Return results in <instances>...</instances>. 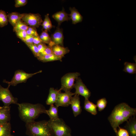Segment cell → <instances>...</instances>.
Wrapping results in <instances>:
<instances>
[{"mask_svg":"<svg viewBox=\"0 0 136 136\" xmlns=\"http://www.w3.org/2000/svg\"><path fill=\"white\" fill-rule=\"evenodd\" d=\"M48 121L55 136H72L70 128L62 119H50Z\"/></svg>","mask_w":136,"mask_h":136,"instance_id":"4","label":"cell"},{"mask_svg":"<svg viewBox=\"0 0 136 136\" xmlns=\"http://www.w3.org/2000/svg\"><path fill=\"white\" fill-rule=\"evenodd\" d=\"M53 53L51 47L48 45L47 46L44 51L40 54V55H44Z\"/></svg>","mask_w":136,"mask_h":136,"instance_id":"35","label":"cell"},{"mask_svg":"<svg viewBox=\"0 0 136 136\" xmlns=\"http://www.w3.org/2000/svg\"><path fill=\"white\" fill-rule=\"evenodd\" d=\"M47 31H49L52 27V25L50 20L47 25Z\"/></svg>","mask_w":136,"mask_h":136,"instance_id":"39","label":"cell"},{"mask_svg":"<svg viewBox=\"0 0 136 136\" xmlns=\"http://www.w3.org/2000/svg\"><path fill=\"white\" fill-rule=\"evenodd\" d=\"M107 103V101L105 98H103L98 100L96 105L99 111H101L106 108Z\"/></svg>","mask_w":136,"mask_h":136,"instance_id":"27","label":"cell"},{"mask_svg":"<svg viewBox=\"0 0 136 136\" xmlns=\"http://www.w3.org/2000/svg\"><path fill=\"white\" fill-rule=\"evenodd\" d=\"M21 20L28 26L35 28L38 27L43 22L39 13H24Z\"/></svg>","mask_w":136,"mask_h":136,"instance_id":"8","label":"cell"},{"mask_svg":"<svg viewBox=\"0 0 136 136\" xmlns=\"http://www.w3.org/2000/svg\"><path fill=\"white\" fill-rule=\"evenodd\" d=\"M76 80V82L74 84V87L76 90L75 94L81 95L85 99H88L91 95V92L80 78H78Z\"/></svg>","mask_w":136,"mask_h":136,"instance_id":"10","label":"cell"},{"mask_svg":"<svg viewBox=\"0 0 136 136\" xmlns=\"http://www.w3.org/2000/svg\"><path fill=\"white\" fill-rule=\"evenodd\" d=\"M70 10L71 13L69 15L72 19L73 24H75L82 21L83 19L82 16L75 7H70Z\"/></svg>","mask_w":136,"mask_h":136,"instance_id":"18","label":"cell"},{"mask_svg":"<svg viewBox=\"0 0 136 136\" xmlns=\"http://www.w3.org/2000/svg\"><path fill=\"white\" fill-rule=\"evenodd\" d=\"M84 108L86 111L93 115H96L97 114L96 105L89 101L88 99H85Z\"/></svg>","mask_w":136,"mask_h":136,"instance_id":"20","label":"cell"},{"mask_svg":"<svg viewBox=\"0 0 136 136\" xmlns=\"http://www.w3.org/2000/svg\"><path fill=\"white\" fill-rule=\"evenodd\" d=\"M37 58L42 62H46L57 60L61 61L62 58L57 56L52 53L43 56L40 55Z\"/></svg>","mask_w":136,"mask_h":136,"instance_id":"21","label":"cell"},{"mask_svg":"<svg viewBox=\"0 0 136 136\" xmlns=\"http://www.w3.org/2000/svg\"><path fill=\"white\" fill-rule=\"evenodd\" d=\"M50 20L49 17V15L47 14L45 16V18L41 25L43 26V28L45 30V31L47 32V25L49 22Z\"/></svg>","mask_w":136,"mask_h":136,"instance_id":"31","label":"cell"},{"mask_svg":"<svg viewBox=\"0 0 136 136\" xmlns=\"http://www.w3.org/2000/svg\"><path fill=\"white\" fill-rule=\"evenodd\" d=\"M15 7H19L25 6L27 3V0H15Z\"/></svg>","mask_w":136,"mask_h":136,"instance_id":"33","label":"cell"},{"mask_svg":"<svg viewBox=\"0 0 136 136\" xmlns=\"http://www.w3.org/2000/svg\"><path fill=\"white\" fill-rule=\"evenodd\" d=\"M39 37L43 42L49 45L51 41V39L47 32L43 31Z\"/></svg>","mask_w":136,"mask_h":136,"instance_id":"28","label":"cell"},{"mask_svg":"<svg viewBox=\"0 0 136 136\" xmlns=\"http://www.w3.org/2000/svg\"><path fill=\"white\" fill-rule=\"evenodd\" d=\"M75 95L74 93L71 91L62 93L60 91L59 93L56 101L55 103V106L58 107L59 106L67 107L71 104V98Z\"/></svg>","mask_w":136,"mask_h":136,"instance_id":"9","label":"cell"},{"mask_svg":"<svg viewBox=\"0 0 136 136\" xmlns=\"http://www.w3.org/2000/svg\"><path fill=\"white\" fill-rule=\"evenodd\" d=\"M8 22L7 15L5 11L0 10V27H1L7 25Z\"/></svg>","mask_w":136,"mask_h":136,"instance_id":"26","label":"cell"},{"mask_svg":"<svg viewBox=\"0 0 136 136\" xmlns=\"http://www.w3.org/2000/svg\"><path fill=\"white\" fill-rule=\"evenodd\" d=\"M52 17L58 22V26H59L63 22L71 19L69 14L65 12L63 7L61 11L55 13L52 15Z\"/></svg>","mask_w":136,"mask_h":136,"instance_id":"14","label":"cell"},{"mask_svg":"<svg viewBox=\"0 0 136 136\" xmlns=\"http://www.w3.org/2000/svg\"><path fill=\"white\" fill-rule=\"evenodd\" d=\"M80 75L78 72L71 73L63 76L61 79V86L60 89L65 92H70L74 87L75 80Z\"/></svg>","mask_w":136,"mask_h":136,"instance_id":"6","label":"cell"},{"mask_svg":"<svg viewBox=\"0 0 136 136\" xmlns=\"http://www.w3.org/2000/svg\"><path fill=\"white\" fill-rule=\"evenodd\" d=\"M42 72V70H40L33 73H28L22 70H17L15 72L14 76L10 81L4 80L3 82L7 84L10 87L11 85L15 86L19 83L26 82L29 78Z\"/></svg>","mask_w":136,"mask_h":136,"instance_id":"5","label":"cell"},{"mask_svg":"<svg viewBox=\"0 0 136 136\" xmlns=\"http://www.w3.org/2000/svg\"><path fill=\"white\" fill-rule=\"evenodd\" d=\"M53 54L56 56L62 58L66 54L70 52L68 48L55 45L51 47Z\"/></svg>","mask_w":136,"mask_h":136,"instance_id":"16","label":"cell"},{"mask_svg":"<svg viewBox=\"0 0 136 136\" xmlns=\"http://www.w3.org/2000/svg\"><path fill=\"white\" fill-rule=\"evenodd\" d=\"M61 90L60 89L57 90L53 88H50L49 90V93L46 101L47 105L53 104L56 102L58 94Z\"/></svg>","mask_w":136,"mask_h":136,"instance_id":"17","label":"cell"},{"mask_svg":"<svg viewBox=\"0 0 136 136\" xmlns=\"http://www.w3.org/2000/svg\"><path fill=\"white\" fill-rule=\"evenodd\" d=\"M34 37L27 35L26 37L24 39L22 40V41L24 42L27 45L30 44H33Z\"/></svg>","mask_w":136,"mask_h":136,"instance_id":"32","label":"cell"},{"mask_svg":"<svg viewBox=\"0 0 136 136\" xmlns=\"http://www.w3.org/2000/svg\"><path fill=\"white\" fill-rule=\"evenodd\" d=\"M117 131V136H129L127 131L125 129L119 127Z\"/></svg>","mask_w":136,"mask_h":136,"instance_id":"30","label":"cell"},{"mask_svg":"<svg viewBox=\"0 0 136 136\" xmlns=\"http://www.w3.org/2000/svg\"><path fill=\"white\" fill-rule=\"evenodd\" d=\"M37 46L40 54L44 51L47 46L46 45V44L42 42L37 45Z\"/></svg>","mask_w":136,"mask_h":136,"instance_id":"36","label":"cell"},{"mask_svg":"<svg viewBox=\"0 0 136 136\" xmlns=\"http://www.w3.org/2000/svg\"><path fill=\"white\" fill-rule=\"evenodd\" d=\"M29 26L21 20L18 21L13 27V31L15 32L20 31H26Z\"/></svg>","mask_w":136,"mask_h":136,"instance_id":"25","label":"cell"},{"mask_svg":"<svg viewBox=\"0 0 136 136\" xmlns=\"http://www.w3.org/2000/svg\"><path fill=\"white\" fill-rule=\"evenodd\" d=\"M124 67L123 71L130 74L136 73V64L128 62H124Z\"/></svg>","mask_w":136,"mask_h":136,"instance_id":"24","label":"cell"},{"mask_svg":"<svg viewBox=\"0 0 136 136\" xmlns=\"http://www.w3.org/2000/svg\"><path fill=\"white\" fill-rule=\"evenodd\" d=\"M10 106L5 107L0 110V124L9 122L11 119Z\"/></svg>","mask_w":136,"mask_h":136,"instance_id":"15","label":"cell"},{"mask_svg":"<svg viewBox=\"0 0 136 136\" xmlns=\"http://www.w3.org/2000/svg\"><path fill=\"white\" fill-rule=\"evenodd\" d=\"M11 128L10 122L0 124V136H10L11 135Z\"/></svg>","mask_w":136,"mask_h":136,"instance_id":"22","label":"cell"},{"mask_svg":"<svg viewBox=\"0 0 136 136\" xmlns=\"http://www.w3.org/2000/svg\"><path fill=\"white\" fill-rule=\"evenodd\" d=\"M24 13L20 14L17 12H12L9 13L7 15L8 22L14 27L17 22L21 20Z\"/></svg>","mask_w":136,"mask_h":136,"instance_id":"19","label":"cell"},{"mask_svg":"<svg viewBox=\"0 0 136 136\" xmlns=\"http://www.w3.org/2000/svg\"><path fill=\"white\" fill-rule=\"evenodd\" d=\"M42 42H43L40 38L39 36L34 37L33 41V44L37 46Z\"/></svg>","mask_w":136,"mask_h":136,"instance_id":"37","label":"cell"},{"mask_svg":"<svg viewBox=\"0 0 136 136\" xmlns=\"http://www.w3.org/2000/svg\"><path fill=\"white\" fill-rule=\"evenodd\" d=\"M51 41L48 45L51 47L55 45L63 46L64 37L63 30L58 26L54 33L51 35L50 37Z\"/></svg>","mask_w":136,"mask_h":136,"instance_id":"11","label":"cell"},{"mask_svg":"<svg viewBox=\"0 0 136 136\" xmlns=\"http://www.w3.org/2000/svg\"><path fill=\"white\" fill-rule=\"evenodd\" d=\"M10 136H13V135H12L11 134V135Z\"/></svg>","mask_w":136,"mask_h":136,"instance_id":"41","label":"cell"},{"mask_svg":"<svg viewBox=\"0 0 136 136\" xmlns=\"http://www.w3.org/2000/svg\"><path fill=\"white\" fill-rule=\"evenodd\" d=\"M25 126L29 136H55L48 121H33L26 123Z\"/></svg>","mask_w":136,"mask_h":136,"instance_id":"3","label":"cell"},{"mask_svg":"<svg viewBox=\"0 0 136 136\" xmlns=\"http://www.w3.org/2000/svg\"><path fill=\"white\" fill-rule=\"evenodd\" d=\"M79 95L75 94L74 96L72 97L71 100L70 105L75 117L80 114L82 111Z\"/></svg>","mask_w":136,"mask_h":136,"instance_id":"12","label":"cell"},{"mask_svg":"<svg viewBox=\"0 0 136 136\" xmlns=\"http://www.w3.org/2000/svg\"><path fill=\"white\" fill-rule=\"evenodd\" d=\"M9 87L8 86L7 88H4L0 84V100L3 103L5 107L10 106L12 104L17 105L18 104L17 98L13 96L9 89Z\"/></svg>","mask_w":136,"mask_h":136,"instance_id":"7","label":"cell"},{"mask_svg":"<svg viewBox=\"0 0 136 136\" xmlns=\"http://www.w3.org/2000/svg\"><path fill=\"white\" fill-rule=\"evenodd\" d=\"M26 32L27 35L31 36L33 37L39 36L37 31H30L27 30Z\"/></svg>","mask_w":136,"mask_h":136,"instance_id":"38","label":"cell"},{"mask_svg":"<svg viewBox=\"0 0 136 136\" xmlns=\"http://www.w3.org/2000/svg\"><path fill=\"white\" fill-rule=\"evenodd\" d=\"M17 105L19 116L26 123L34 121L41 114L47 113L45 107L40 104L23 103Z\"/></svg>","mask_w":136,"mask_h":136,"instance_id":"2","label":"cell"},{"mask_svg":"<svg viewBox=\"0 0 136 136\" xmlns=\"http://www.w3.org/2000/svg\"><path fill=\"white\" fill-rule=\"evenodd\" d=\"M125 128L129 136H136V119L135 116L131 117L126 121Z\"/></svg>","mask_w":136,"mask_h":136,"instance_id":"13","label":"cell"},{"mask_svg":"<svg viewBox=\"0 0 136 136\" xmlns=\"http://www.w3.org/2000/svg\"><path fill=\"white\" fill-rule=\"evenodd\" d=\"M46 112L50 119L56 120L59 118L58 107L55 106L53 104L50 105L49 109L46 110Z\"/></svg>","mask_w":136,"mask_h":136,"instance_id":"23","label":"cell"},{"mask_svg":"<svg viewBox=\"0 0 136 136\" xmlns=\"http://www.w3.org/2000/svg\"><path fill=\"white\" fill-rule=\"evenodd\" d=\"M136 109L130 107L125 103H121L114 108L108 119L117 134V128L119 125L127 121L130 117L135 116Z\"/></svg>","mask_w":136,"mask_h":136,"instance_id":"1","label":"cell"},{"mask_svg":"<svg viewBox=\"0 0 136 136\" xmlns=\"http://www.w3.org/2000/svg\"><path fill=\"white\" fill-rule=\"evenodd\" d=\"M31 50L34 56L37 57L40 55V53L37 45L33 44H30L27 45Z\"/></svg>","mask_w":136,"mask_h":136,"instance_id":"29","label":"cell"},{"mask_svg":"<svg viewBox=\"0 0 136 136\" xmlns=\"http://www.w3.org/2000/svg\"><path fill=\"white\" fill-rule=\"evenodd\" d=\"M4 108V106H3V107L0 106V110H2V109H3Z\"/></svg>","mask_w":136,"mask_h":136,"instance_id":"40","label":"cell"},{"mask_svg":"<svg viewBox=\"0 0 136 136\" xmlns=\"http://www.w3.org/2000/svg\"><path fill=\"white\" fill-rule=\"evenodd\" d=\"M17 37L21 40L24 39L27 35L26 31H20L15 32Z\"/></svg>","mask_w":136,"mask_h":136,"instance_id":"34","label":"cell"}]
</instances>
